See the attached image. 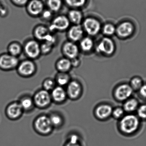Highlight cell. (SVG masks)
I'll use <instances>...</instances> for the list:
<instances>
[{
	"label": "cell",
	"mask_w": 146,
	"mask_h": 146,
	"mask_svg": "<svg viewBox=\"0 0 146 146\" xmlns=\"http://www.w3.org/2000/svg\"><path fill=\"white\" fill-rule=\"evenodd\" d=\"M119 120V130L127 135H132L137 131L141 123L140 119L132 113L125 114Z\"/></svg>",
	"instance_id": "1"
},
{
	"label": "cell",
	"mask_w": 146,
	"mask_h": 146,
	"mask_svg": "<svg viewBox=\"0 0 146 146\" xmlns=\"http://www.w3.org/2000/svg\"><path fill=\"white\" fill-rule=\"evenodd\" d=\"M33 127L36 132L42 136H48L52 132L53 127L48 115L41 114L35 119Z\"/></svg>",
	"instance_id": "2"
},
{
	"label": "cell",
	"mask_w": 146,
	"mask_h": 146,
	"mask_svg": "<svg viewBox=\"0 0 146 146\" xmlns=\"http://www.w3.org/2000/svg\"><path fill=\"white\" fill-rule=\"evenodd\" d=\"M23 53L29 59L39 58L41 55L40 43L34 38L27 40L23 45Z\"/></svg>",
	"instance_id": "3"
},
{
	"label": "cell",
	"mask_w": 146,
	"mask_h": 146,
	"mask_svg": "<svg viewBox=\"0 0 146 146\" xmlns=\"http://www.w3.org/2000/svg\"><path fill=\"white\" fill-rule=\"evenodd\" d=\"M71 25L66 15H58L54 17L48 27L52 33L64 32L68 30Z\"/></svg>",
	"instance_id": "4"
},
{
	"label": "cell",
	"mask_w": 146,
	"mask_h": 146,
	"mask_svg": "<svg viewBox=\"0 0 146 146\" xmlns=\"http://www.w3.org/2000/svg\"><path fill=\"white\" fill-rule=\"evenodd\" d=\"M16 70L20 76L30 78L36 73L37 67L34 60L27 58L19 62Z\"/></svg>",
	"instance_id": "5"
},
{
	"label": "cell",
	"mask_w": 146,
	"mask_h": 146,
	"mask_svg": "<svg viewBox=\"0 0 146 146\" xmlns=\"http://www.w3.org/2000/svg\"><path fill=\"white\" fill-rule=\"evenodd\" d=\"M32 98L35 107L39 109L47 108L52 102L50 92L42 88L37 90Z\"/></svg>",
	"instance_id": "6"
},
{
	"label": "cell",
	"mask_w": 146,
	"mask_h": 146,
	"mask_svg": "<svg viewBox=\"0 0 146 146\" xmlns=\"http://www.w3.org/2000/svg\"><path fill=\"white\" fill-rule=\"evenodd\" d=\"M116 47L113 41L109 37L106 36L102 38L95 47L97 53L106 56H110L113 54Z\"/></svg>",
	"instance_id": "7"
},
{
	"label": "cell",
	"mask_w": 146,
	"mask_h": 146,
	"mask_svg": "<svg viewBox=\"0 0 146 146\" xmlns=\"http://www.w3.org/2000/svg\"><path fill=\"white\" fill-rule=\"evenodd\" d=\"M81 25L84 33L91 37L98 35L102 28L100 21L93 17H88L84 19Z\"/></svg>",
	"instance_id": "8"
},
{
	"label": "cell",
	"mask_w": 146,
	"mask_h": 146,
	"mask_svg": "<svg viewBox=\"0 0 146 146\" xmlns=\"http://www.w3.org/2000/svg\"><path fill=\"white\" fill-rule=\"evenodd\" d=\"M19 61V58L14 57L8 53L0 54V70L9 71L17 69Z\"/></svg>",
	"instance_id": "9"
},
{
	"label": "cell",
	"mask_w": 146,
	"mask_h": 146,
	"mask_svg": "<svg viewBox=\"0 0 146 146\" xmlns=\"http://www.w3.org/2000/svg\"><path fill=\"white\" fill-rule=\"evenodd\" d=\"M61 50L63 57L70 60L78 58L81 52L77 43L68 40L62 44Z\"/></svg>",
	"instance_id": "10"
},
{
	"label": "cell",
	"mask_w": 146,
	"mask_h": 146,
	"mask_svg": "<svg viewBox=\"0 0 146 146\" xmlns=\"http://www.w3.org/2000/svg\"><path fill=\"white\" fill-rule=\"evenodd\" d=\"M45 4L42 0H29L25 7L27 13L33 18L40 17L46 8Z\"/></svg>",
	"instance_id": "11"
},
{
	"label": "cell",
	"mask_w": 146,
	"mask_h": 146,
	"mask_svg": "<svg viewBox=\"0 0 146 146\" xmlns=\"http://www.w3.org/2000/svg\"><path fill=\"white\" fill-rule=\"evenodd\" d=\"M65 89L68 99L72 100H78L82 94V86L78 80H71Z\"/></svg>",
	"instance_id": "12"
},
{
	"label": "cell",
	"mask_w": 146,
	"mask_h": 146,
	"mask_svg": "<svg viewBox=\"0 0 146 146\" xmlns=\"http://www.w3.org/2000/svg\"><path fill=\"white\" fill-rule=\"evenodd\" d=\"M133 91L129 84H122L116 87L113 92V95L117 100L124 102L131 97Z\"/></svg>",
	"instance_id": "13"
},
{
	"label": "cell",
	"mask_w": 146,
	"mask_h": 146,
	"mask_svg": "<svg viewBox=\"0 0 146 146\" xmlns=\"http://www.w3.org/2000/svg\"><path fill=\"white\" fill-rule=\"evenodd\" d=\"M5 114L10 120L19 119L24 112L19 101H14L9 103L5 109Z\"/></svg>",
	"instance_id": "14"
},
{
	"label": "cell",
	"mask_w": 146,
	"mask_h": 146,
	"mask_svg": "<svg viewBox=\"0 0 146 146\" xmlns=\"http://www.w3.org/2000/svg\"><path fill=\"white\" fill-rule=\"evenodd\" d=\"M134 25L129 21H123L116 27V34L121 39H126L132 36L135 31Z\"/></svg>",
	"instance_id": "15"
},
{
	"label": "cell",
	"mask_w": 146,
	"mask_h": 146,
	"mask_svg": "<svg viewBox=\"0 0 146 146\" xmlns=\"http://www.w3.org/2000/svg\"><path fill=\"white\" fill-rule=\"evenodd\" d=\"M84 34L81 25H72L66 31V36L68 40L75 43L79 42L84 37Z\"/></svg>",
	"instance_id": "16"
},
{
	"label": "cell",
	"mask_w": 146,
	"mask_h": 146,
	"mask_svg": "<svg viewBox=\"0 0 146 146\" xmlns=\"http://www.w3.org/2000/svg\"><path fill=\"white\" fill-rule=\"evenodd\" d=\"M52 33L48 27L43 25H36L33 31L34 39L40 42L46 41Z\"/></svg>",
	"instance_id": "17"
},
{
	"label": "cell",
	"mask_w": 146,
	"mask_h": 146,
	"mask_svg": "<svg viewBox=\"0 0 146 146\" xmlns=\"http://www.w3.org/2000/svg\"><path fill=\"white\" fill-rule=\"evenodd\" d=\"M52 101L55 104H63L68 99L66 89L64 87L57 86L50 92Z\"/></svg>",
	"instance_id": "18"
},
{
	"label": "cell",
	"mask_w": 146,
	"mask_h": 146,
	"mask_svg": "<svg viewBox=\"0 0 146 146\" xmlns=\"http://www.w3.org/2000/svg\"><path fill=\"white\" fill-rule=\"evenodd\" d=\"M113 109L112 107L109 104H100L95 109V116L100 120H106L111 116Z\"/></svg>",
	"instance_id": "19"
},
{
	"label": "cell",
	"mask_w": 146,
	"mask_h": 146,
	"mask_svg": "<svg viewBox=\"0 0 146 146\" xmlns=\"http://www.w3.org/2000/svg\"><path fill=\"white\" fill-rule=\"evenodd\" d=\"M66 16L72 25H82L84 19L82 12L79 9H70Z\"/></svg>",
	"instance_id": "20"
},
{
	"label": "cell",
	"mask_w": 146,
	"mask_h": 146,
	"mask_svg": "<svg viewBox=\"0 0 146 146\" xmlns=\"http://www.w3.org/2000/svg\"><path fill=\"white\" fill-rule=\"evenodd\" d=\"M55 67L58 72L69 73L72 68L71 60L64 57L60 58L55 63Z\"/></svg>",
	"instance_id": "21"
},
{
	"label": "cell",
	"mask_w": 146,
	"mask_h": 146,
	"mask_svg": "<svg viewBox=\"0 0 146 146\" xmlns=\"http://www.w3.org/2000/svg\"><path fill=\"white\" fill-rule=\"evenodd\" d=\"M78 46L80 52L88 53L93 50L95 44L94 40L91 36H84L78 42Z\"/></svg>",
	"instance_id": "22"
},
{
	"label": "cell",
	"mask_w": 146,
	"mask_h": 146,
	"mask_svg": "<svg viewBox=\"0 0 146 146\" xmlns=\"http://www.w3.org/2000/svg\"><path fill=\"white\" fill-rule=\"evenodd\" d=\"M19 102L24 112L31 111L35 107L33 98L30 96H22L19 99Z\"/></svg>",
	"instance_id": "23"
},
{
	"label": "cell",
	"mask_w": 146,
	"mask_h": 146,
	"mask_svg": "<svg viewBox=\"0 0 146 146\" xmlns=\"http://www.w3.org/2000/svg\"><path fill=\"white\" fill-rule=\"evenodd\" d=\"M139 106L138 101L136 98L131 97L124 102L122 107L125 113H132L137 111Z\"/></svg>",
	"instance_id": "24"
},
{
	"label": "cell",
	"mask_w": 146,
	"mask_h": 146,
	"mask_svg": "<svg viewBox=\"0 0 146 146\" xmlns=\"http://www.w3.org/2000/svg\"><path fill=\"white\" fill-rule=\"evenodd\" d=\"M7 51L9 54L18 58L23 53V46L18 42H12L7 46Z\"/></svg>",
	"instance_id": "25"
},
{
	"label": "cell",
	"mask_w": 146,
	"mask_h": 146,
	"mask_svg": "<svg viewBox=\"0 0 146 146\" xmlns=\"http://www.w3.org/2000/svg\"><path fill=\"white\" fill-rule=\"evenodd\" d=\"M71 80L70 76L67 72H58L54 78L57 85L62 87H66Z\"/></svg>",
	"instance_id": "26"
},
{
	"label": "cell",
	"mask_w": 146,
	"mask_h": 146,
	"mask_svg": "<svg viewBox=\"0 0 146 146\" xmlns=\"http://www.w3.org/2000/svg\"><path fill=\"white\" fill-rule=\"evenodd\" d=\"M45 4L46 8L55 13L60 11L64 3L63 0H46Z\"/></svg>",
	"instance_id": "27"
},
{
	"label": "cell",
	"mask_w": 146,
	"mask_h": 146,
	"mask_svg": "<svg viewBox=\"0 0 146 146\" xmlns=\"http://www.w3.org/2000/svg\"><path fill=\"white\" fill-rule=\"evenodd\" d=\"M49 119L54 129H58L63 126L64 123V117L60 113L54 112L49 115Z\"/></svg>",
	"instance_id": "28"
},
{
	"label": "cell",
	"mask_w": 146,
	"mask_h": 146,
	"mask_svg": "<svg viewBox=\"0 0 146 146\" xmlns=\"http://www.w3.org/2000/svg\"><path fill=\"white\" fill-rule=\"evenodd\" d=\"M64 5L70 9L81 10L84 7L88 2V0H63Z\"/></svg>",
	"instance_id": "29"
},
{
	"label": "cell",
	"mask_w": 146,
	"mask_h": 146,
	"mask_svg": "<svg viewBox=\"0 0 146 146\" xmlns=\"http://www.w3.org/2000/svg\"><path fill=\"white\" fill-rule=\"evenodd\" d=\"M116 27L111 23L105 24L102 28L103 34L107 37H110L116 34Z\"/></svg>",
	"instance_id": "30"
},
{
	"label": "cell",
	"mask_w": 146,
	"mask_h": 146,
	"mask_svg": "<svg viewBox=\"0 0 146 146\" xmlns=\"http://www.w3.org/2000/svg\"><path fill=\"white\" fill-rule=\"evenodd\" d=\"M64 146H82L80 142V137L76 134L70 135Z\"/></svg>",
	"instance_id": "31"
},
{
	"label": "cell",
	"mask_w": 146,
	"mask_h": 146,
	"mask_svg": "<svg viewBox=\"0 0 146 146\" xmlns=\"http://www.w3.org/2000/svg\"><path fill=\"white\" fill-rule=\"evenodd\" d=\"M129 84L134 91H138L144 84L142 78L139 76H135L131 79Z\"/></svg>",
	"instance_id": "32"
},
{
	"label": "cell",
	"mask_w": 146,
	"mask_h": 146,
	"mask_svg": "<svg viewBox=\"0 0 146 146\" xmlns=\"http://www.w3.org/2000/svg\"><path fill=\"white\" fill-rule=\"evenodd\" d=\"M57 86L54 79L52 78H46L42 82V87L43 89L51 92Z\"/></svg>",
	"instance_id": "33"
},
{
	"label": "cell",
	"mask_w": 146,
	"mask_h": 146,
	"mask_svg": "<svg viewBox=\"0 0 146 146\" xmlns=\"http://www.w3.org/2000/svg\"><path fill=\"white\" fill-rule=\"evenodd\" d=\"M54 13L52 12L51 11L47 8H46L44 9L39 18L43 22L50 23L54 17Z\"/></svg>",
	"instance_id": "34"
},
{
	"label": "cell",
	"mask_w": 146,
	"mask_h": 146,
	"mask_svg": "<svg viewBox=\"0 0 146 146\" xmlns=\"http://www.w3.org/2000/svg\"><path fill=\"white\" fill-rule=\"evenodd\" d=\"M54 46L46 42L40 43V50L41 55H46L51 53Z\"/></svg>",
	"instance_id": "35"
},
{
	"label": "cell",
	"mask_w": 146,
	"mask_h": 146,
	"mask_svg": "<svg viewBox=\"0 0 146 146\" xmlns=\"http://www.w3.org/2000/svg\"><path fill=\"white\" fill-rule=\"evenodd\" d=\"M125 113L122 107H117L113 109L111 116L115 119L119 120L125 115Z\"/></svg>",
	"instance_id": "36"
},
{
	"label": "cell",
	"mask_w": 146,
	"mask_h": 146,
	"mask_svg": "<svg viewBox=\"0 0 146 146\" xmlns=\"http://www.w3.org/2000/svg\"><path fill=\"white\" fill-rule=\"evenodd\" d=\"M136 111L137 116L140 119L146 120V104L139 105Z\"/></svg>",
	"instance_id": "37"
},
{
	"label": "cell",
	"mask_w": 146,
	"mask_h": 146,
	"mask_svg": "<svg viewBox=\"0 0 146 146\" xmlns=\"http://www.w3.org/2000/svg\"><path fill=\"white\" fill-rule=\"evenodd\" d=\"M29 0H10L13 5L17 7H25Z\"/></svg>",
	"instance_id": "38"
},
{
	"label": "cell",
	"mask_w": 146,
	"mask_h": 146,
	"mask_svg": "<svg viewBox=\"0 0 146 146\" xmlns=\"http://www.w3.org/2000/svg\"><path fill=\"white\" fill-rule=\"evenodd\" d=\"M8 14L7 8L4 6L2 3L0 2V17H5Z\"/></svg>",
	"instance_id": "39"
},
{
	"label": "cell",
	"mask_w": 146,
	"mask_h": 146,
	"mask_svg": "<svg viewBox=\"0 0 146 146\" xmlns=\"http://www.w3.org/2000/svg\"><path fill=\"white\" fill-rule=\"evenodd\" d=\"M140 96L144 99L146 98V84H143L138 90Z\"/></svg>",
	"instance_id": "40"
},
{
	"label": "cell",
	"mask_w": 146,
	"mask_h": 146,
	"mask_svg": "<svg viewBox=\"0 0 146 146\" xmlns=\"http://www.w3.org/2000/svg\"><path fill=\"white\" fill-rule=\"evenodd\" d=\"M71 60L72 65V68L73 67H74V68L78 67L81 64V61L80 59H79V57L74 59L72 60Z\"/></svg>",
	"instance_id": "41"
}]
</instances>
